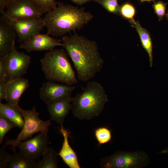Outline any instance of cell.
I'll return each mask as SVG.
<instances>
[{
	"label": "cell",
	"instance_id": "cell-33",
	"mask_svg": "<svg viewBox=\"0 0 168 168\" xmlns=\"http://www.w3.org/2000/svg\"><path fill=\"white\" fill-rule=\"evenodd\" d=\"M155 0H140V2H151L152 1H155Z\"/></svg>",
	"mask_w": 168,
	"mask_h": 168
},
{
	"label": "cell",
	"instance_id": "cell-16",
	"mask_svg": "<svg viewBox=\"0 0 168 168\" xmlns=\"http://www.w3.org/2000/svg\"><path fill=\"white\" fill-rule=\"evenodd\" d=\"M71 98L47 104L51 120L60 124L63 123L64 119L72 109Z\"/></svg>",
	"mask_w": 168,
	"mask_h": 168
},
{
	"label": "cell",
	"instance_id": "cell-2",
	"mask_svg": "<svg viewBox=\"0 0 168 168\" xmlns=\"http://www.w3.org/2000/svg\"><path fill=\"white\" fill-rule=\"evenodd\" d=\"M93 16L84 8H78L58 2L57 6L46 13L43 18L48 35L60 36L83 28Z\"/></svg>",
	"mask_w": 168,
	"mask_h": 168
},
{
	"label": "cell",
	"instance_id": "cell-22",
	"mask_svg": "<svg viewBox=\"0 0 168 168\" xmlns=\"http://www.w3.org/2000/svg\"><path fill=\"white\" fill-rule=\"evenodd\" d=\"M136 12L135 7L132 4L127 2L120 6L119 14L124 18L129 21L134 19Z\"/></svg>",
	"mask_w": 168,
	"mask_h": 168
},
{
	"label": "cell",
	"instance_id": "cell-7",
	"mask_svg": "<svg viewBox=\"0 0 168 168\" xmlns=\"http://www.w3.org/2000/svg\"><path fill=\"white\" fill-rule=\"evenodd\" d=\"M6 8L5 14L17 20L40 18L45 13L35 0H13Z\"/></svg>",
	"mask_w": 168,
	"mask_h": 168
},
{
	"label": "cell",
	"instance_id": "cell-32",
	"mask_svg": "<svg viewBox=\"0 0 168 168\" xmlns=\"http://www.w3.org/2000/svg\"><path fill=\"white\" fill-rule=\"evenodd\" d=\"M168 153V147L161 151L160 153Z\"/></svg>",
	"mask_w": 168,
	"mask_h": 168
},
{
	"label": "cell",
	"instance_id": "cell-18",
	"mask_svg": "<svg viewBox=\"0 0 168 168\" xmlns=\"http://www.w3.org/2000/svg\"><path fill=\"white\" fill-rule=\"evenodd\" d=\"M132 26L136 30L140 38L142 47L147 52L150 63L152 67L153 64L152 43L149 32L140 25L138 21H136L133 19L129 21Z\"/></svg>",
	"mask_w": 168,
	"mask_h": 168
},
{
	"label": "cell",
	"instance_id": "cell-26",
	"mask_svg": "<svg viewBox=\"0 0 168 168\" xmlns=\"http://www.w3.org/2000/svg\"><path fill=\"white\" fill-rule=\"evenodd\" d=\"M47 13L55 7L58 2L55 0H35Z\"/></svg>",
	"mask_w": 168,
	"mask_h": 168
},
{
	"label": "cell",
	"instance_id": "cell-24",
	"mask_svg": "<svg viewBox=\"0 0 168 168\" xmlns=\"http://www.w3.org/2000/svg\"><path fill=\"white\" fill-rule=\"evenodd\" d=\"M16 127V125L8 119L0 115V144L3 142L6 134L10 130Z\"/></svg>",
	"mask_w": 168,
	"mask_h": 168
},
{
	"label": "cell",
	"instance_id": "cell-3",
	"mask_svg": "<svg viewBox=\"0 0 168 168\" xmlns=\"http://www.w3.org/2000/svg\"><path fill=\"white\" fill-rule=\"evenodd\" d=\"M108 101L103 87L96 81H89L81 93L71 97L72 111L80 120H89L98 116Z\"/></svg>",
	"mask_w": 168,
	"mask_h": 168
},
{
	"label": "cell",
	"instance_id": "cell-34",
	"mask_svg": "<svg viewBox=\"0 0 168 168\" xmlns=\"http://www.w3.org/2000/svg\"><path fill=\"white\" fill-rule=\"evenodd\" d=\"M165 16L167 20L168 21V11L167 13L166 14Z\"/></svg>",
	"mask_w": 168,
	"mask_h": 168
},
{
	"label": "cell",
	"instance_id": "cell-23",
	"mask_svg": "<svg viewBox=\"0 0 168 168\" xmlns=\"http://www.w3.org/2000/svg\"><path fill=\"white\" fill-rule=\"evenodd\" d=\"M100 5L107 12L117 15L119 14L120 6L118 0H92Z\"/></svg>",
	"mask_w": 168,
	"mask_h": 168
},
{
	"label": "cell",
	"instance_id": "cell-29",
	"mask_svg": "<svg viewBox=\"0 0 168 168\" xmlns=\"http://www.w3.org/2000/svg\"><path fill=\"white\" fill-rule=\"evenodd\" d=\"M7 81H0V102L3 100H6L7 96Z\"/></svg>",
	"mask_w": 168,
	"mask_h": 168
},
{
	"label": "cell",
	"instance_id": "cell-30",
	"mask_svg": "<svg viewBox=\"0 0 168 168\" xmlns=\"http://www.w3.org/2000/svg\"><path fill=\"white\" fill-rule=\"evenodd\" d=\"M13 0H0V12L2 14L7 6Z\"/></svg>",
	"mask_w": 168,
	"mask_h": 168
},
{
	"label": "cell",
	"instance_id": "cell-10",
	"mask_svg": "<svg viewBox=\"0 0 168 168\" xmlns=\"http://www.w3.org/2000/svg\"><path fill=\"white\" fill-rule=\"evenodd\" d=\"M76 86L48 81L44 82L40 90V97L47 105L71 97Z\"/></svg>",
	"mask_w": 168,
	"mask_h": 168
},
{
	"label": "cell",
	"instance_id": "cell-27",
	"mask_svg": "<svg viewBox=\"0 0 168 168\" xmlns=\"http://www.w3.org/2000/svg\"><path fill=\"white\" fill-rule=\"evenodd\" d=\"M3 146L0 149V168H6L11 156L4 149Z\"/></svg>",
	"mask_w": 168,
	"mask_h": 168
},
{
	"label": "cell",
	"instance_id": "cell-19",
	"mask_svg": "<svg viewBox=\"0 0 168 168\" xmlns=\"http://www.w3.org/2000/svg\"><path fill=\"white\" fill-rule=\"evenodd\" d=\"M36 159L30 157L21 152L11 155L6 168H35Z\"/></svg>",
	"mask_w": 168,
	"mask_h": 168
},
{
	"label": "cell",
	"instance_id": "cell-15",
	"mask_svg": "<svg viewBox=\"0 0 168 168\" xmlns=\"http://www.w3.org/2000/svg\"><path fill=\"white\" fill-rule=\"evenodd\" d=\"M61 126L59 131L63 136V141L62 148L58 155L70 168H80L76 154L69 143V132L63 128L62 124Z\"/></svg>",
	"mask_w": 168,
	"mask_h": 168
},
{
	"label": "cell",
	"instance_id": "cell-13",
	"mask_svg": "<svg viewBox=\"0 0 168 168\" xmlns=\"http://www.w3.org/2000/svg\"><path fill=\"white\" fill-rule=\"evenodd\" d=\"M61 40H56L47 35L39 34L21 43L20 48L27 52L49 51L58 46H62Z\"/></svg>",
	"mask_w": 168,
	"mask_h": 168
},
{
	"label": "cell",
	"instance_id": "cell-1",
	"mask_svg": "<svg viewBox=\"0 0 168 168\" xmlns=\"http://www.w3.org/2000/svg\"><path fill=\"white\" fill-rule=\"evenodd\" d=\"M61 40L80 81L87 82L100 72L104 61L96 41L76 33L63 36Z\"/></svg>",
	"mask_w": 168,
	"mask_h": 168
},
{
	"label": "cell",
	"instance_id": "cell-14",
	"mask_svg": "<svg viewBox=\"0 0 168 168\" xmlns=\"http://www.w3.org/2000/svg\"><path fill=\"white\" fill-rule=\"evenodd\" d=\"M29 86L28 80L24 78L7 81L6 100L9 104L17 105L21 96Z\"/></svg>",
	"mask_w": 168,
	"mask_h": 168
},
{
	"label": "cell",
	"instance_id": "cell-5",
	"mask_svg": "<svg viewBox=\"0 0 168 168\" xmlns=\"http://www.w3.org/2000/svg\"><path fill=\"white\" fill-rule=\"evenodd\" d=\"M17 106L24 119L23 128L15 140L5 138L7 141L3 146L5 147L11 146L10 149L14 153H16V148L19 142L29 139L37 132L47 134L49 127L52 124L49 119L44 121L39 118L40 113L37 111L35 107L33 106L30 110H26L18 105Z\"/></svg>",
	"mask_w": 168,
	"mask_h": 168
},
{
	"label": "cell",
	"instance_id": "cell-25",
	"mask_svg": "<svg viewBox=\"0 0 168 168\" xmlns=\"http://www.w3.org/2000/svg\"><path fill=\"white\" fill-rule=\"evenodd\" d=\"M167 4L162 1L154 2L152 5L155 13L158 17L159 21L163 19L165 15Z\"/></svg>",
	"mask_w": 168,
	"mask_h": 168
},
{
	"label": "cell",
	"instance_id": "cell-11",
	"mask_svg": "<svg viewBox=\"0 0 168 168\" xmlns=\"http://www.w3.org/2000/svg\"><path fill=\"white\" fill-rule=\"evenodd\" d=\"M49 139L47 134L40 132L33 138L19 142L20 152L33 159L42 156L47 148Z\"/></svg>",
	"mask_w": 168,
	"mask_h": 168
},
{
	"label": "cell",
	"instance_id": "cell-6",
	"mask_svg": "<svg viewBox=\"0 0 168 168\" xmlns=\"http://www.w3.org/2000/svg\"><path fill=\"white\" fill-rule=\"evenodd\" d=\"M149 162L147 155L142 152H119L101 159L100 166L104 168H137Z\"/></svg>",
	"mask_w": 168,
	"mask_h": 168
},
{
	"label": "cell",
	"instance_id": "cell-4",
	"mask_svg": "<svg viewBox=\"0 0 168 168\" xmlns=\"http://www.w3.org/2000/svg\"><path fill=\"white\" fill-rule=\"evenodd\" d=\"M64 49L48 51L40 60L41 69L48 81L59 82L70 86L77 80Z\"/></svg>",
	"mask_w": 168,
	"mask_h": 168
},
{
	"label": "cell",
	"instance_id": "cell-9",
	"mask_svg": "<svg viewBox=\"0 0 168 168\" xmlns=\"http://www.w3.org/2000/svg\"><path fill=\"white\" fill-rule=\"evenodd\" d=\"M4 12L2 14L7 17L14 29L18 42H23L40 34L45 27L43 19L41 17L32 19L17 20L8 16Z\"/></svg>",
	"mask_w": 168,
	"mask_h": 168
},
{
	"label": "cell",
	"instance_id": "cell-31",
	"mask_svg": "<svg viewBox=\"0 0 168 168\" xmlns=\"http://www.w3.org/2000/svg\"><path fill=\"white\" fill-rule=\"evenodd\" d=\"M78 5L81 6L89 2L90 0H70Z\"/></svg>",
	"mask_w": 168,
	"mask_h": 168
},
{
	"label": "cell",
	"instance_id": "cell-20",
	"mask_svg": "<svg viewBox=\"0 0 168 168\" xmlns=\"http://www.w3.org/2000/svg\"><path fill=\"white\" fill-rule=\"evenodd\" d=\"M58 154L52 147H48L43 155L41 160L37 162L35 168H57Z\"/></svg>",
	"mask_w": 168,
	"mask_h": 168
},
{
	"label": "cell",
	"instance_id": "cell-28",
	"mask_svg": "<svg viewBox=\"0 0 168 168\" xmlns=\"http://www.w3.org/2000/svg\"><path fill=\"white\" fill-rule=\"evenodd\" d=\"M7 56L4 57L0 58V81L4 80L7 81L6 75V70Z\"/></svg>",
	"mask_w": 168,
	"mask_h": 168
},
{
	"label": "cell",
	"instance_id": "cell-17",
	"mask_svg": "<svg viewBox=\"0 0 168 168\" xmlns=\"http://www.w3.org/2000/svg\"><path fill=\"white\" fill-rule=\"evenodd\" d=\"M18 105H14L8 103H0V115L2 116L13 123L16 127L22 129L24 119L18 108Z\"/></svg>",
	"mask_w": 168,
	"mask_h": 168
},
{
	"label": "cell",
	"instance_id": "cell-12",
	"mask_svg": "<svg viewBox=\"0 0 168 168\" xmlns=\"http://www.w3.org/2000/svg\"><path fill=\"white\" fill-rule=\"evenodd\" d=\"M17 36L16 31L5 16L0 17V58L8 55L15 44Z\"/></svg>",
	"mask_w": 168,
	"mask_h": 168
},
{
	"label": "cell",
	"instance_id": "cell-21",
	"mask_svg": "<svg viewBox=\"0 0 168 168\" xmlns=\"http://www.w3.org/2000/svg\"><path fill=\"white\" fill-rule=\"evenodd\" d=\"M95 135L99 145L108 142L112 138L111 131L105 127H100L96 129L95 131Z\"/></svg>",
	"mask_w": 168,
	"mask_h": 168
},
{
	"label": "cell",
	"instance_id": "cell-8",
	"mask_svg": "<svg viewBox=\"0 0 168 168\" xmlns=\"http://www.w3.org/2000/svg\"><path fill=\"white\" fill-rule=\"evenodd\" d=\"M31 62V57L17 51L15 44L7 57L6 70L7 82L22 77L26 73Z\"/></svg>",
	"mask_w": 168,
	"mask_h": 168
}]
</instances>
